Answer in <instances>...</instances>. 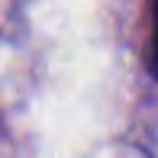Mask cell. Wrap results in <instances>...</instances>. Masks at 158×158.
Wrapping results in <instances>:
<instances>
[{
    "label": "cell",
    "mask_w": 158,
    "mask_h": 158,
    "mask_svg": "<svg viewBox=\"0 0 158 158\" xmlns=\"http://www.w3.org/2000/svg\"><path fill=\"white\" fill-rule=\"evenodd\" d=\"M148 71L158 81V0H152V42H148Z\"/></svg>",
    "instance_id": "cell-1"
}]
</instances>
